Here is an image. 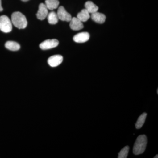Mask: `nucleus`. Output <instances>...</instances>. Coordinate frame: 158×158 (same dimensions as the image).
<instances>
[{
  "label": "nucleus",
  "mask_w": 158,
  "mask_h": 158,
  "mask_svg": "<svg viewBox=\"0 0 158 158\" xmlns=\"http://www.w3.org/2000/svg\"><path fill=\"white\" fill-rule=\"evenodd\" d=\"M59 42L56 39L47 40L40 44V48L42 50H48L58 46Z\"/></svg>",
  "instance_id": "nucleus-4"
},
{
  "label": "nucleus",
  "mask_w": 158,
  "mask_h": 158,
  "mask_svg": "<svg viewBox=\"0 0 158 158\" xmlns=\"http://www.w3.org/2000/svg\"><path fill=\"white\" fill-rule=\"evenodd\" d=\"M147 114L146 113H143L138 117V120L135 124V127L137 129L141 128L144 125L146 119Z\"/></svg>",
  "instance_id": "nucleus-16"
},
{
  "label": "nucleus",
  "mask_w": 158,
  "mask_h": 158,
  "mask_svg": "<svg viewBox=\"0 0 158 158\" xmlns=\"http://www.w3.org/2000/svg\"><path fill=\"white\" fill-rule=\"evenodd\" d=\"M11 23L16 27L19 29L25 28L27 25V21L23 14L19 11L12 13L11 16Z\"/></svg>",
  "instance_id": "nucleus-1"
},
{
  "label": "nucleus",
  "mask_w": 158,
  "mask_h": 158,
  "mask_svg": "<svg viewBox=\"0 0 158 158\" xmlns=\"http://www.w3.org/2000/svg\"><path fill=\"white\" fill-rule=\"evenodd\" d=\"M6 48L10 51H16L19 50L20 48V46L18 43L15 41H7L5 44Z\"/></svg>",
  "instance_id": "nucleus-14"
},
{
  "label": "nucleus",
  "mask_w": 158,
  "mask_h": 158,
  "mask_svg": "<svg viewBox=\"0 0 158 158\" xmlns=\"http://www.w3.org/2000/svg\"><path fill=\"white\" fill-rule=\"evenodd\" d=\"M48 9L47 8L45 4L41 3L40 4L39 9L37 13V17L38 19L43 20L47 17L48 14Z\"/></svg>",
  "instance_id": "nucleus-6"
},
{
  "label": "nucleus",
  "mask_w": 158,
  "mask_h": 158,
  "mask_svg": "<svg viewBox=\"0 0 158 158\" xmlns=\"http://www.w3.org/2000/svg\"><path fill=\"white\" fill-rule=\"evenodd\" d=\"M47 17L49 23L52 25L56 24L59 19L57 13L55 11H51L48 13Z\"/></svg>",
  "instance_id": "nucleus-15"
},
{
  "label": "nucleus",
  "mask_w": 158,
  "mask_h": 158,
  "mask_svg": "<svg viewBox=\"0 0 158 158\" xmlns=\"http://www.w3.org/2000/svg\"><path fill=\"white\" fill-rule=\"evenodd\" d=\"M3 10L2 6V0H0V11H2Z\"/></svg>",
  "instance_id": "nucleus-18"
},
{
  "label": "nucleus",
  "mask_w": 158,
  "mask_h": 158,
  "mask_svg": "<svg viewBox=\"0 0 158 158\" xmlns=\"http://www.w3.org/2000/svg\"><path fill=\"white\" fill-rule=\"evenodd\" d=\"M12 23L11 20L6 15L0 16V30L5 33H9L12 31Z\"/></svg>",
  "instance_id": "nucleus-3"
},
{
  "label": "nucleus",
  "mask_w": 158,
  "mask_h": 158,
  "mask_svg": "<svg viewBox=\"0 0 158 158\" xmlns=\"http://www.w3.org/2000/svg\"><path fill=\"white\" fill-rule=\"evenodd\" d=\"M63 61V57L61 55H57L50 57L48 62L51 67H55L62 63Z\"/></svg>",
  "instance_id": "nucleus-7"
},
{
  "label": "nucleus",
  "mask_w": 158,
  "mask_h": 158,
  "mask_svg": "<svg viewBox=\"0 0 158 158\" xmlns=\"http://www.w3.org/2000/svg\"><path fill=\"white\" fill-rule=\"evenodd\" d=\"M158 155H156V156L154 157V158H158Z\"/></svg>",
  "instance_id": "nucleus-20"
},
{
  "label": "nucleus",
  "mask_w": 158,
  "mask_h": 158,
  "mask_svg": "<svg viewBox=\"0 0 158 158\" xmlns=\"http://www.w3.org/2000/svg\"><path fill=\"white\" fill-rule=\"evenodd\" d=\"M85 9L89 12V13H94L98 10V7L91 1H88L85 4Z\"/></svg>",
  "instance_id": "nucleus-11"
},
{
  "label": "nucleus",
  "mask_w": 158,
  "mask_h": 158,
  "mask_svg": "<svg viewBox=\"0 0 158 158\" xmlns=\"http://www.w3.org/2000/svg\"><path fill=\"white\" fill-rule=\"evenodd\" d=\"M157 94H158V89L157 90Z\"/></svg>",
  "instance_id": "nucleus-21"
},
{
  "label": "nucleus",
  "mask_w": 158,
  "mask_h": 158,
  "mask_svg": "<svg viewBox=\"0 0 158 158\" xmlns=\"http://www.w3.org/2000/svg\"><path fill=\"white\" fill-rule=\"evenodd\" d=\"M147 144V138L145 135H140L136 139L134 148L133 153L136 155L144 153Z\"/></svg>",
  "instance_id": "nucleus-2"
},
{
  "label": "nucleus",
  "mask_w": 158,
  "mask_h": 158,
  "mask_svg": "<svg viewBox=\"0 0 158 158\" xmlns=\"http://www.w3.org/2000/svg\"><path fill=\"white\" fill-rule=\"evenodd\" d=\"M90 13L86 9H84L79 12L77 15V18L81 21L82 22L87 21L90 18Z\"/></svg>",
  "instance_id": "nucleus-12"
},
{
  "label": "nucleus",
  "mask_w": 158,
  "mask_h": 158,
  "mask_svg": "<svg viewBox=\"0 0 158 158\" xmlns=\"http://www.w3.org/2000/svg\"><path fill=\"white\" fill-rule=\"evenodd\" d=\"M22 1H23V2H27V1H28L29 0H21Z\"/></svg>",
  "instance_id": "nucleus-19"
},
{
  "label": "nucleus",
  "mask_w": 158,
  "mask_h": 158,
  "mask_svg": "<svg viewBox=\"0 0 158 158\" xmlns=\"http://www.w3.org/2000/svg\"><path fill=\"white\" fill-rule=\"evenodd\" d=\"M90 38V34L88 32H81L74 36L73 40L75 42L78 43L86 42Z\"/></svg>",
  "instance_id": "nucleus-8"
},
{
  "label": "nucleus",
  "mask_w": 158,
  "mask_h": 158,
  "mask_svg": "<svg viewBox=\"0 0 158 158\" xmlns=\"http://www.w3.org/2000/svg\"><path fill=\"white\" fill-rule=\"evenodd\" d=\"M91 17L94 21L99 24L103 23L106 19V16L104 14L98 11L91 14Z\"/></svg>",
  "instance_id": "nucleus-10"
},
{
  "label": "nucleus",
  "mask_w": 158,
  "mask_h": 158,
  "mask_svg": "<svg viewBox=\"0 0 158 158\" xmlns=\"http://www.w3.org/2000/svg\"><path fill=\"white\" fill-rule=\"evenodd\" d=\"M69 26L72 30L75 31H79L84 28L83 22L77 17L72 18Z\"/></svg>",
  "instance_id": "nucleus-9"
},
{
  "label": "nucleus",
  "mask_w": 158,
  "mask_h": 158,
  "mask_svg": "<svg viewBox=\"0 0 158 158\" xmlns=\"http://www.w3.org/2000/svg\"><path fill=\"white\" fill-rule=\"evenodd\" d=\"M57 14L59 19L63 21L70 22L72 19L71 15L66 11L63 6L59 7Z\"/></svg>",
  "instance_id": "nucleus-5"
},
{
  "label": "nucleus",
  "mask_w": 158,
  "mask_h": 158,
  "mask_svg": "<svg viewBox=\"0 0 158 158\" xmlns=\"http://www.w3.org/2000/svg\"><path fill=\"white\" fill-rule=\"evenodd\" d=\"M130 148L128 146H126L122 148L120 152L118 154V158H126L128 154Z\"/></svg>",
  "instance_id": "nucleus-17"
},
{
  "label": "nucleus",
  "mask_w": 158,
  "mask_h": 158,
  "mask_svg": "<svg viewBox=\"0 0 158 158\" xmlns=\"http://www.w3.org/2000/svg\"><path fill=\"white\" fill-rule=\"evenodd\" d=\"M58 0H46L45 5L48 10H53L56 9L59 6Z\"/></svg>",
  "instance_id": "nucleus-13"
}]
</instances>
